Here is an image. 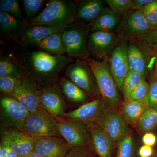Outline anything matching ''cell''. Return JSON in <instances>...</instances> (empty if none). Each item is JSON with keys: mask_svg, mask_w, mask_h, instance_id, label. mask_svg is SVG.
<instances>
[{"mask_svg": "<svg viewBox=\"0 0 157 157\" xmlns=\"http://www.w3.org/2000/svg\"><path fill=\"white\" fill-rule=\"evenodd\" d=\"M150 90L145 98L148 107L157 108V78L150 80Z\"/></svg>", "mask_w": 157, "mask_h": 157, "instance_id": "38", "label": "cell"}, {"mask_svg": "<svg viewBox=\"0 0 157 157\" xmlns=\"http://www.w3.org/2000/svg\"><path fill=\"white\" fill-rule=\"evenodd\" d=\"M153 0H133L132 10L136 11L140 10L147 4L153 2Z\"/></svg>", "mask_w": 157, "mask_h": 157, "instance_id": "42", "label": "cell"}, {"mask_svg": "<svg viewBox=\"0 0 157 157\" xmlns=\"http://www.w3.org/2000/svg\"><path fill=\"white\" fill-rule=\"evenodd\" d=\"M0 157H8L7 147L2 143L0 144Z\"/></svg>", "mask_w": 157, "mask_h": 157, "instance_id": "44", "label": "cell"}, {"mask_svg": "<svg viewBox=\"0 0 157 157\" xmlns=\"http://www.w3.org/2000/svg\"><path fill=\"white\" fill-rule=\"evenodd\" d=\"M89 125L90 147L98 157H113V143L100 126Z\"/></svg>", "mask_w": 157, "mask_h": 157, "instance_id": "21", "label": "cell"}, {"mask_svg": "<svg viewBox=\"0 0 157 157\" xmlns=\"http://www.w3.org/2000/svg\"><path fill=\"white\" fill-rule=\"evenodd\" d=\"M22 79L12 76L0 77V91L2 96H11Z\"/></svg>", "mask_w": 157, "mask_h": 157, "instance_id": "34", "label": "cell"}, {"mask_svg": "<svg viewBox=\"0 0 157 157\" xmlns=\"http://www.w3.org/2000/svg\"><path fill=\"white\" fill-rule=\"evenodd\" d=\"M68 25H30L17 42L22 48L37 47L39 43L48 36L62 32Z\"/></svg>", "mask_w": 157, "mask_h": 157, "instance_id": "18", "label": "cell"}, {"mask_svg": "<svg viewBox=\"0 0 157 157\" xmlns=\"http://www.w3.org/2000/svg\"><path fill=\"white\" fill-rule=\"evenodd\" d=\"M59 83L65 100L71 104H82L90 99L84 92L65 76L60 78Z\"/></svg>", "mask_w": 157, "mask_h": 157, "instance_id": "24", "label": "cell"}, {"mask_svg": "<svg viewBox=\"0 0 157 157\" xmlns=\"http://www.w3.org/2000/svg\"><path fill=\"white\" fill-rule=\"evenodd\" d=\"M47 2L45 0H22L21 3L26 19L29 21L38 17L45 9Z\"/></svg>", "mask_w": 157, "mask_h": 157, "instance_id": "29", "label": "cell"}, {"mask_svg": "<svg viewBox=\"0 0 157 157\" xmlns=\"http://www.w3.org/2000/svg\"><path fill=\"white\" fill-rule=\"evenodd\" d=\"M153 152L152 147L144 145L139 148L138 155L140 157H151Z\"/></svg>", "mask_w": 157, "mask_h": 157, "instance_id": "41", "label": "cell"}, {"mask_svg": "<svg viewBox=\"0 0 157 157\" xmlns=\"http://www.w3.org/2000/svg\"><path fill=\"white\" fill-rule=\"evenodd\" d=\"M157 126V108L149 107L140 117L137 126L142 133L149 132Z\"/></svg>", "mask_w": 157, "mask_h": 157, "instance_id": "28", "label": "cell"}, {"mask_svg": "<svg viewBox=\"0 0 157 157\" xmlns=\"http://www.w3.org/2000/svg\"><path fill=\"white\" fill-rule=\"evenodd\" d=\"M75 2L77 5L76 21L85 24L94 22L107 8L102 0H79Z\"/></svg>", "mask_w": 157, "mask_h": 157, "instance_id": "22", "label": "cell"}, {"mask_svg": "<svg viewBox=\"0 0 157 157\" xmlns=\"http://www.w3.org/2000/svg\"><path fill=\"white\" fill-rule=\"evenodd\" d=\"M26 157H44L41 155L38 154L36 153L35 152H33L31 153L30 154L28 155Z\"/></svg>", "mask_w": 157, "mask_h": 157, "instance_id": "45", "label": "cell"}, {"mask_svg": "<svg viewBox=\"0 0 157 157\" xmlns=\"http://www.w3.org/2000/svg\"><path fill=\"white\" fill-rule=\"evenodd\" d=\"M127 53L130 69L140 73L146 78L151 73L154 53L142 41L127 43Z\"/></svg>", "mask_w": 157, "mask_h": 157, "instance_id": "10", "label": "cell"}, {"mask_svg": "<svg viewBox=\"0 0 157 157\" xmlns=\"http://www.w3.org/2000/svg\"><path fill=\"white\" fill-rule=\"evenodd\" d=\"M1 143L10 147L19 157H26L34 152L33 137L19 129H1Z\"/></svg>", "mask_w": 157, "mask_h": 157, "instance_id": "14", "label": "cell"}, {"mask_svg": "<svg viewBox=\"0 0 157 157\" xmlns=\"http://www.w3.org/2000/svg\"><path fill=\"white\" fill-rule=\"evenodd\" d=\"M153 52L157 51V28L150 30L142 40Z\"/></svg>", "mask_w": 157, "mask_h": 157, "instance_id": "39", "label": "cell"}, {"mask_svg": "<svg viewBox=\"0 0 157 157\" xmlns=\"http://www.w3.org/2000/svg\"><path fill=\"white\" fill-rule=\"evenodd\" d=\"M135 144L131 133L117 143L115 157H135Z\"/></svg>", "mask_w": 157, "mask_h": 157, "instance_id": "31", "label": "cell"}, {"mask_svg": "<svg viewBox=\"0 0 157 157\" xmlns=\"http://www.w3.org/2000/svg\"><path fill=\"white\" fill-rule=\"evenodd\" d=\"M30 24L0 11V33L4 39L17 44Z\"/></svg>", "mask_w": 157, "mask_h": 157, "instance_id": "20", "label": "cell"}, {"mask_svg": "<svg viewBox=\"0 0 157 157\" xmlns=\"http://www.w3.org/2000/svg\"><path fill=\"white\" fill-rule=\"evenodd\" d=\"M58 122L57 118L42 108L30 113L19 130L31 136L61 137Z\"/></svg>", "mask_w": 157, "mask_h": 157, "instance_id": "7", "label": "cell"}, {"mask_svg": "<svg viewBox=\"0 0 157 157\" xmlns=\"http://www.w3.org/2000/svg\"><path fill=\"white\" fill-rule=\"evenodd\" d=\"M104 2L116 13L122 16L132 10L133 0H105Z\"/></svg>", "mask_w": 157, "mask_h": 157, "instance_id": "35", "label": "cell"}, {"mask_svg": "<svg viewBox=\"0 0 157 157\" xmlns=\"http://www.w3.org/2000/svg\"><path fill=\"white\" fill-rule=\"evenodd\" d=\"M121 18V16L107 8L94 22L90 24V32H114Z\"/></svg>", "mask_w": 157, "mask_h": 157, "instance_id": "25", "label": "cell"}, {"mask_svg": "<svg viewBox=\"0 0 157 157\" xmlns=\"http://www.w3.org/2000/svg\"><path fill=\"white\" fill-rule=\"evenodd\" d=\"M99 125L113 144H117L130 133L128 123L121 113L117 109L108 108L104 105Z\"/></svg>", "mask_w": 157, "mask_h": 157, "instance_id": "11", "label": "cell"}, {"mask_svg": "<svg viewBox=\"0 0 157 157\" xmlns=\"http://www.w3.org/2000/svg\"><path fill=\"white\" fill-rule=\"evenodd\" d=\"M39 89L33 80L28 77L23 78L11 94L30 112L42 108L39 98Z\"/></svg>", "mask_w": 157, "mask_h": 157, "instance_id": "17", "label": "cell"}, {"mask_svg": "<svg viewBox=\"0 0 157 157\" xmlns=\"http://www.w3.org/2000/svg\"><path fill=\"white\" fill-rule=\"evenodd\" d=\"M155 56L154 63L150 74V80L157 78V51L154 52Z\"/></svg>", "mask_w": 157, "mask_h": 157, "instance_id": "43", "label": "cell"}, {"mask_svg": "<svg viewBox=\"0 0 157 157\" xmlns=\"http://www.w3.org/2000/svg\"><path fill=\"white\" fill-rule=\"evenodd\" d=\"M90 32V25L77 21L62 31V39L67 56L74 60L85 61L91 58L88 48Z\"/></svg>", "mask_w": 157, "mask_h": 157, "instance_id": "4", "label": "cell"}, {"mask_svg": "<svg viewBox=\"0 0 157 157\" xmlns=\"http://www.w3.org/2000/svg\"><path fill=\"white\" fill-rule=\"evenodd\" d=\"M12 55L22 68L25 77L33 80L39 89L58 82L62 72L75 60L65 55H53L19 46Z\"/></svg>", "mask_w": 157, "mask_h": 157, "instance_id": "1", "label": "cell"}, {"mask_svg": "<svg viewBox=\"0 0 157 157\" xmlns=\"http://www.w3.org/2000/svg\"><path fill=\"white\" fill-rule=\"evenodd\" d=\"M119 39L114 32H90L88 48L91 55L104 60L109 56L117 46Z\"/></svg>", "mask_w": 157, "mask_h": 157, "instance_id": "12", "label": "cell"}, {"mask_svg": "<svg viewBox=\"0 0 157 157\" xmlns=\"http://www.w3.org/2000/svg\"><path fill=\"white\" fill-rule=\"evenodd\" d=\"M34 152L44 157H64L71 149L62 137L32 136Z\"/></svg>", "mask_w": 157, "mask_h": 157, "instance_id": "15", "label": "cell"}, {"mask_svg": "<svg viewBox=\"0 0 157 157\" xmlns=\"http://www.w3.org/2000/svg\"><path fill=\"white\" fill-rule=\"evenodd\" d=\"M149 108L145 99L138 101H127L121 105V114L128 123L137 127L139 120Z\"/></svg>", "mask_w": 157, "mask_h": 157, "instance_id": "23", "label": "cell"}, {"mask_svg": "<svg viewBox=\"0 0 157 157\" xmlns=\"http://www.w3.org/2000/svg\"><path fill=\"white\" fill-rule=\"evenodd\" d=\"M5 76H12L21 79L25 77L22 68L12 54L1 57L0 77Z\"/></svg>", "mask_w": 157, "mask_h": 157, "instance_id": "27", "label": "cell"}, {"mask_svg": "<svg viewBox=\"0 0 157 157\" xmlns=\"http://www.w3.org/2000/svg\"><path fill=\"white\" fill-rule=\"evenodd\" d=\"M108 63L118 89L122 92L125 78L131 70L126 42L120 40L117 46L108 57Z\"/></svg>", "mask_w": 157, "mask_h": 157, "instance_id": "13", "label": "cell"}, {"mask_svg": "<svg viewBox=\"0 0 157 157\" xmlns=\"http://www.w3.org/2000/svg\"><path fill=\"white\" fill-rule=\"evenodd\" d=\"M104 106L102 98H100L86 103L76 109L65 113L62 118L81 121L88 124H94L99 125Z\"/></svg>", "mask_w": 157, "mask_h": 157, "instance_id": "19", "label": "cell"}, {"mask_svg": "<svg viewBox=\"0 0 157 157\" xmlns=\"http://www.w3.org/2000/svg\"><path fill=\"white\" fill-rule=\"evenodd\" d=\"M145 78L140 73L130 70L125 78L122 90L124 101H128L131 92Z\"/></svg>", "mask_w": 157, "mask_h": 157, "instance_id": "30", "label": "cell"}, {"mask_svg": "<svg viewBox=\"0 0 157 157\" xmlns=\"http://www.w3.org/2000/svg\"><path fill=\"white\" fill-rule=\"evenodd\" d=\"M30 112L11 96H2L0 100L1 129H20Z\"/></svg>", "mask_w": 157, "mask_h": 157, "instance_id": "9", "label": "cell"}, {"mask_svg": "<svg viewBox=\"0 0 157 157\" xmlns=\"http://www.w3.org/2000/svg\"><path fill=\"white\" fill-rule=\"evenodd\" d=\"M140 10L150 30L157 28V0H153Z\"/></svg>", "mask_w": 157, "mask_h": 157, "instance_id": "33", "label": "cell"}, {"mask_svg": "<svg viewBox=\"0 0 157 157\" xmlns=\"http://www.w3.org/2000/svg\"><path fill=\"white\" fill-rule=\"evenodd\" d=\"M0 10L17 19L28 21L23 16L19 2L17 0H1Z\"/></svg>", "mask_w": 157, "mask_h": 157, "instance_id": "32", "label": "cell"}, {"mask_svg": "<svg viewBox=\"0 0 157 157\" xmlns=\"http://www.w3.org/2000/svg\"><path fill=\"white\" fill-rule=\"evenodd\" d=\"M149 90V83L144 79L132 91L127 101H138L144 100L148 95Z\"/></svg>", "mask_w": 157, "mask_h": 157, "instance_id": "36", "label": "cell"}, {"mask_svg": "<svg viewBox=\"0 0 157 157\" xmlns=\"http://www.w3.org/2000/svg\"><path fill=\"white\" fill-rule=\"evenodd\" d=\"M39 98L43 109L56 117H63L66 104L59 82L48 87L39 89Z\"/></svg>", "mask_w": 157, "mask_h": 157, "instance_id": "16", "label": "cell"}, {"mask_svg": "<svg viewBox=\"0 0 157 157\" xmlns=\"http://www.w3.org/2000/svg\"><path fill=\"white\" fill-rule=\"evenodd\" d=\"M77 5L72 0H49L38 17L29 21L31 25H67L76 22Z\"/></svg>", "mask_w": 157, "mask_h": 157, "instance_id": "3", "label": "cell"}, {"mask_svg": "<svg viewBox=\"0 0 157 157\" xmlns=\"http://www.w3.org/2000/svg\"><path fill=\"white\" fill-rule=\"evenodd\" d=\"M61 32L52 34L44 39L37 46L38 50L53 55H64L66 50Z\"/></svg>", "mask_w": 157, "mask_h": 157, "instance_id": "26", "label": "cell"}, {"mask_svg": "<svg viewBox=\"0 0 157 157\" xmlns=\"http://www.w3.org/2000/svg\"><path fill=\"white\" fill-rule=\"evenodd\" d=\"M155 157H157V154L155 156Z\"/></svg>", "mask_w": 157, "mask_h": 157, "instance_id": "46", "label": "cell"}, {"mask_svg": "<svg viewBox=\"0 0 157 157\" xmlns=\"http://www.w3.org/2000/svg\"><path fill=\"white\" fill-rule=\"evenodd\" d=\"M64 157H98L89 147L71 148Z\"/></svg>", "mask_w": 157, "mask_h": 157, "instance_id": "37", "label": "cell"}, {"mask_svg": "<svg viewBox=\"0 0 157 157\" xmlns=\"http://www.w3.org/2000/svg\"><path fill=\"white\" fill-rule=\"evenodd\" d=\"M57 118L59 133L71 148L81 147H90L88 124L81 121Z\"/></svg>", "mask_w": 157, "mask_h": 157, "instance_id": "8", "label": "cell"}, {"mask_svg": "<svg viewBox=\"0 0 157 157\" xmlns=\"http://www.w3.org/2000/svg\"><path fill=\"white\" fill-rule=\"evenodd\" d=\"M150 30L140 10H131L121 17L114 32L119 40L129 42H140Z\"/></svg>", "mask_w": 157, "mask_h": 157, "instance_id": "6", "label": "cell"}, {"mask_svg": "<svg viewBox=\"0 0 157 157\" xmlns=\"http://www.w3.org/2000/svg\"><path fill=\"white\" fill-rule=\"evenodd\" d=\"M65 76L92 100L101 98L95 76L85 60H75L67 66Z\"/></svg>", "mask_w": 157, "mask_h": 157, "instance_id": "5", "label": "cell"}, {"mask_svg": "<svg viewBox=\"0 0 157 157\" xmlns=\"http://www.w3.org/2000/svg\"><path fill=\"white\" fill-rule=\"evenodd\" d=\"M157 137L156 135L151 132L144 133L142 136V141L144 145L152 147L154 146L156 143Z\"/></svg>", "mask_w": 157, "mask_h": 157, "instance_id": "40", "label": "cell"}, {"mask_svg": "<svg viewBox=\"0 0 157 157\" xmlns=\"http://www.w3.org/2000/svg\"><path fill=\"white\" fill-rule=\"evenodd\" d=\"M86 62L95 76L101 98L105 107L117 109L121 104L120 95L117 86L113 77L108 57L101 61L89 59Z\"/></svg>", "mask_w": 157, "mask_h": 157, "instance_id": "2", "label": "cell"}]
</instances>
